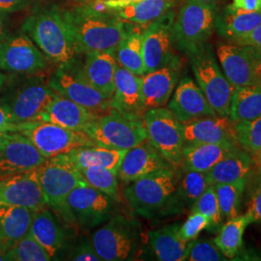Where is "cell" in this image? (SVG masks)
I'll use <instances>...</instances> for the list:
<instances>
[{
	"mask_svg": "<svg viewBox=\"0 0 261 261\" xmlns=\"http://www.w3.org/2000/svg\"><path fill=\"white\" fill-rule=\"evenodd\" d=\"M61 12L75 39L79 55L116 50L122 40L136 29L112 11L96 9L89 2L77 3Z\"/></svg>",
	"mask_w": 261,
	"mask_h": 261,
	"instance_id": "obj_1",
	"label": "cell"
},
{
	"mask_svg": "<svg viewBox=\"0 0 261 261\" xmlns=\"http://www.w3.org/2000/svg\"><path fill=\"white\" fill-rule=\"evenodd\" d=\"M22 31L49 61L58 65L75 61L79 51L75 39L58 6H42L34 10L23 21Z\"/></svg>",
	"mask_w": 261,
	"mask_h": 261,
	"instance_id": "obj_2",
	"label": "cell"
},
{
	"mask_svg": "<svg viewBox=\"0 0 261 261\" xmlns=\"http://www.w3.org/2000/svg\"><path fill=\"white\" fill-rule=\"evenodd\" d=\"M175 168H163L127 184L123 196L138 214L152 218L182 210L177 199Z\"/></svg>",
	"mask_w": 261,
	"mask_h": 261,
	"instance_id": "obj_3",
	"label": "cell"
},
{
	"mask_svg": "<svg viewBox=\"0 0 261 261\" xmlns=\"http://www.w3.org/2000/svg\"><path fill=\"white\" fill-rule=\"evenodd\" d=\"M47 81L39 74L19 75L7 84L0 106L15 123L39 120L55 98Z\"/></svg>",
	"mask_w": 261,
	"mask_h": 261,
	"instance_id": "obj_4",
	"label": "cell"
},
{
	"mask_svg": "<svg viewBox=\"0 0 261 261\" xmlns=\"http://www.w3.org/2000/svg\"><path fill=\"white\" fill-rule=\"evenodd\" d=\"M217 9L215 3L186 0L172 25L174 48L192 57L207 45L215 28Z\"/></svg>",
	"mask_w": 261,
	"mask_h": 261,
	"instance_id": "obj_5",
	"label": "cell"
},
{
	"mask_svg": "<svg viewBox=\"0 0 261 261\" xmlns=\"http://www.w3.org/2000/svg\"><path fill=\"white\" fill-rule=\"evenodd\" d=\"M90 242L102 261L130 260L140 244L139 226L121 215L112 216L94 231Z\"/></svg>",
	"mask_w": 261,
	"mask_h": 261,
	"instance_id": "obj_6",
	"label": "cell"
},
{
	"mask_svg": "<svg viewBox=\"0 0 261 261\" xmlns=\"http://www.w3.org/2000/svg\"><path fill=\"white\" fill-rule=\"evenodd\" d=\"M190 58L196 84L208 103L217 115L229 117L230 103L235 88L224 75L211 47L206 45Z\"/></svg>",
	"mask_w": 261,
	"mask_h": 261,
	"instance_id": "obj_7",
	"label": "cell"
},
{
	"mask_svg": "<svg viewBox=\"0 0 261 261\" xmlns=\"http://www.w3.org/2000/svg\"><path fill=\"white\" fill-rule=\"evenodd\" d=\"M97 145L129 150L148 140L144 121L111 112L98 115L85 130Z\"/></svg>",
	"mask_w": 261,
	"mask_h": 261,
	"instance_id": "obj_8",
	"label": "cell"
},
{
	"mask_svg": "<svg viewBox=\"0 0 261 261\" xmlns=\"http://www.w3.org/2000/svg\"><path fill=\"white\" fill-rule=\"evenodd\" d=\"M17 133L25 136L46 158L68 154L79 147L96 145L84 132L69 130L42 120L18 123Z\"/></svg>",
	"mask_w": 261,
	"mask_h": 261,
	"instance_id": "obj_9",
	"label": "cell"
},
{
	"mask_svg": "<svg viewBox=\"0 0 261 261\" xmlns=\"http://www.w3.org/2000/svg\"><path fill=\"white\" fill-rule=\"evenodd\" d=\"M38 179L47 205L59 212L75 188L88 185L68 154L47 158L38 167Z\"/></svg>",
	"mask_w": 261,
	"mask_h": 261,
	"instance_id": "obj_10",
	"label": "cell"
},
{
	"mask_svg": "<svg viewBox=\"0 0 261 261\" xmlns=\"http://www.w3.org/2000/svg\"><path fill=\"white\" fill-rule=\"evenodd\" d=\"M143 121L150 143L173 168H182L185 144L182 123L165 107L147 110Z\"/></svg>",
	"mask_w": 261,
	"mask_h": 261,
	"instance_id": "obj_11",
	"label": "cell"
},
{
	"mask_svg": "<svg viewBox=\"0 0 261 261\" xmlns=\"http://www.w3.org/2000/svg\"><path fill=\"white\" fill-rule=\"evenodd\" d=\"M81 66L76 61L58 65L56 72L47 80L48 85L56 93L96 114L111 112V100L84 79Z\"/></svg>",
	"mask_w": 261,
	"mask_h": 261,
	"instance_id": "obj_12",
	"label": "cell"
},
{
	"mask_svg": "<svg viewBox=\"0 0 261 261\" xmlns=\"http://www.w3.org/2000/svg\"><path fill=\"white\" fill-rule=\"evenodd\" d=\"M113 198L89 185L75 188L66 198L60 213L84 228L106 223L112 216Z\"/></svg>",
	"mask_w": 261,
	"mask_h": 261,
	"instance_id": "obj_13",
	"label": "cell"
},
{
	"mask_svg": "<svg viewBox=\"0 0 261 261\" xmlns=\"http://www.w3.org/2000/svg\"><path fill=\"white\" fill-rule=\"evenodd\" d=\"M49 59L24 32L8 34L0 43V69L16 75L39 74Z\"/></svg>",
	"mask_w": 261,
	"mask_h": 261,
	"instance_id": "obj_14",
	"label": "cell"
},
{
	"mask_svg": "<svg viewBox=\"0 0 261 261\" xmlns=\"http://www.w3.org/2000/svg\"><path fill=\"white\" fill-rule=\"evenodd\" d=\"M174 19L175 12L170 10L144 28L142 33V53L145 74L180 63L173 51L174 46L171 32Z\"/></svg>",
	"mask_w": 261,
	"mask_h": 261,
	"instance_id": "obj_15",
	"label": "cell"
},
{
	"mask_svg": "<svg viewBox=\"0 0 261 261\" xmlns=\"http://www.w3.org/2000/svg\"><path fill=\"white\" fill-rule=\"evenodd\" d=\"M217 57L224 75L234 88L260 81L261 57L251 46L221 44L217 48Z\"/></svg>",
	"mask_w": 261,
	"mask_h": 261,
	"instance_id": "obj_16",
	"label": "cell"
},
{
	"mask_svg": "<svg viewBox=\"0 0 261 261\" xmlns=\"http://www.w3.org/2000/svg\"><path fill=\"white\" fill-rule=\"evenodd\" d=\"M0 203L28 208L34 212L46 209L47 202L38 179V168L0 178Z\"/></svg>",
	"mask_w": 261,
	"mask_h": 261,
	"instance_id": "obj_17",
	"label": "cell"
},
{
	"mask_svg": "<svg viewBox=\"0 0 261 261\" xmlns=\"http://www.w3.org/2000/svg\"><path fill=\"white\" fill-rule=\"evenodd\" d=\"M47 159L25 136L9 133L0 149V178L34 169Z\"/></svg>",
	"mask_w": 261,
	"mask_h": 261,
	"instance_id": "obj_18",
	"label": "cell"
},
{
	"mask_svg": "<svg viewBox=\"0 0 261 261\" xmlns=\"http://www.w3.org/2000/svg\"><path fill=\"white\" fill-rule=\"evenodd\" d=\"M168 109L182 124L203 117L217 116L205 96L191 77H184L168 101Z\"/></svg>",
	"mask_w": 261,
	"mask_h": 261,
	"instance_id": "obj_19",
	"label": "cell"
},
{
	"mask_svg": "<svg viewBox=\"0 0 261 261\" xmlns=\"http://www.w3.org/2000/svg\"><path fill=\"white\" fill-rule=\"evenodd\" d=\"M111 109L124 116L143 120L145 109L141 93V75L117 65Z\"/></svg>",
	"mask_w": 261,
	"mask_h": 261,
	"instance_id": "obj_20",
	"label": "cell"
},
{
	"mask_svg": "<svg viewBox=\"0 0 261 261\" xmlns=\"http://www.w3.org/2000/svg\"><path fill=\"white\" fill-rule=\"evenodd\" d=\"M163 168H174L147 140L127 150L117 171V177L123 183L129 184Z\"/></svg>",
	"mask_w": 261,
	"mask_h": 261,
	"instance_id": "obj_21",
	"label": "cell"
},
{
	"mask_svg": "<svg viewBox=\"0 0 261 261\" xmlns=\"http://www.w3.org/2000/svg\"><path fill=\"white\" fill-rule=\"evenodd\" d=\"M180 63L161 68L141 75V93L145 112L165 107L176 87Z\"/></svg>",
	"mask_w": 261,
	"mask_h": 261,
	"instance_id": "obj_22",
	"label": "cell"
},
{
	"mask_svg": "<svg viewBox=\"0 0 261 261\" xmlns=\"http://www.w3.org/2000/svg\"><path fill=\"white\" fill-rule=\"evenodd\" d=\"M81 66L84 79L105 97L111 100L114 91V79L117 68L115 50L90 51L84 54Z\"/></svg>",
	"mask_w": 261,
	"mask_h": 261,
	"instance_id": "obj_23",
	"label": "cell"
},
{
	"mask_svg": "<svg viewBox=\"0 0 261 261\" xmlns=\"http://www.w3.org/2000/svg\"><path fill=\"white\" fill-rule=\"evenodd\" d=\"M98 115L56 93L39 120L50 122L69 130L85 132Z\"/></svg>",
	"mask_w": 261,
	"mask_h": 261,
	"instance_id": "obj_24",
	"label": "cell"
},
{
	"mask_svg": "<svg viewBox=\"0 0 261 261\" xmlns=\"http://www.w3.org/2000/svg\"><path fill=\"white\" fill-rule=\"evenodd\" d=\"M233 123L227 116L217 115L182 124L185 143H218L235 141Z\"/></svg>",
	"mask_w": 261,
	"mask_h": 261,
	"instance_id": "obj_25",
	"label": "cell"
},
{
	"mask_svg": "<svg viewBox=\"0 0 261 261\" xmlns=\"http://www.w3.org/2000/svg\"><path fill=\"white\" fill-rule=\"evenodd\" d=\"M240 149L235 141L218 143H185L183 164L185 170L207 172L229 154Z\"/></svg>",
	"mask_w": 261,
	"mask_h": 261,
	"instance_id": "obj_26",
	"label": "cell"
},
{
	"mask_svg": "<svg viewBox=\"0 0 261 261\" xmlns=\"http://www.w3.org/2000/svg\"><path fill=\"white\" fill-rule=\"evenodd\" d=\"M34 211L0 203V249L7 252L30 231Z\"/></svg>",
	"mask_w": 261,
	"mask_h": 261,
	"instance_id": "obj_27",
	"label": "cell"
},
{
	"mask_svg": "<svg viewBox=\"0 0 261 261\" xmlns=\"http://www.w3.org/2000/svg\"><path fill=\"white\" fill-rule=\"evenodd\" d=\"M29 234L49 254L51 260L61 252L66 241V232L57 218L47 209L34 212Z\"/></svg>",
	"mask_w": 261,
	"mask_h": 261,
	"instance_id": "obj_28",
	"label": "cell"
},
{
	"mask_svg": "<svg viewBox=\"0 0 261 261\" xmlns=\"http://www.w3.org/2000/svg\"><path fill=\"white\" fill-rule=\"evenodd\" d=\"M260 24L261 12H246L230 4L217 14L215 28L222 37L232 42L247 35Z\"/></svg>",
	"mask_w": 261,
	"mask_h": 261,
	"instance_id": "obj_29",
	"label": "cell"
},
{
	"mask_svg": "<svg viewBox=\"0 0 261 261\" xmlns=\"http://www.w3.org/2000/svg\"><path fill=\"white\" fill-rule=\"evenodd\" d=\"M179 224H169L148 232L150 249L158 260H187L188 243L179 236Z\"/></svg>",
	"mask_w": 261,
	"mask_h": 261,
	"instance_id": "obj_30",
	"label": "cell"
},
{
	"mask_svg": "<svg viewBox=\"0 0 261 261\" xmlns=\"http://www.w3.org/2000/svg\"><path fill=\"white\" fill-rule=\"evenodd\" d=\"M126 152L127 150L112 149L96 144L75 148L68 155L79 169L96 167L108 168L117 173Z\"/></svg>",
	"mask_w": 261,
	"mask_h": 261,
	"instance_id": "obj_31",
	"label": "cell"
},
{
	"mask_svg": "<svg viewBox=\"0 0 261 261\" xmlns=\"http://www.w3.org/2000/svg\"><path fill=\"white\" fill-rule=\"evenodd\" d=\"M253 159L245 150L238 149L229 154L207 171L212 185L248 180L252 172Z\"/></svg>",
	"mask_w": 261,
	"mask_h": 261,
	"instance_id": "obj_32",
	"label": "cell"
},
{
	"mask_svg": "<svg viewBox=\"0 0 261 261\" xmlns=\"http://www.w3.org/2000/svg\"><path fill=\"white\" fill-rule=\"evenodd\" d=\"M177 2L178 0H137L128 6L112 12L133 24L147 25L172 10Z\"/></svg>",
	"mask_w": 261,
	"mask_h": 261,
	"instance_id": "obj_33",
	"label": "cell"
},
{
	"mask_svg": "<svg viewBox=\"0 0 261 261\" xmlns=\"http://www.w3.org/2000/svg\"><path fill=\"white\" fill-rule=\"evenodd\" d=\"M261 115V80L234 89L229 118L233 122L252 120Z\"/></svg>",
	"mask_w": 261,
	"mask_h": 261,
	"instance_id": "obj_34",
	"label": "cell"
},
{
	"mask_svg": "<svg viewBox=\"0 0 261 261\" xmlns=\"http://www.w3.org/2000/svg\"><path fill=\"white\" fill-rule=\"evenodd\" d=\"M251 224L252 220L246 213L227 220L219 229V233L213 241L227 259L233 260L237 252L242 248L243 235L247 226Z\"/></svg>",
	"mask_w": 261,
	"mask_h": 261,
	"instance_id": "obj_35",
	"label": "cell"
},
{
	"mask_svg": "<svg viewBox=\"0 0 261 261\" xmlns=\"http://www.w3.org/2000/svg\"><path fill=\"white\" fill-rule=\"evenodd\" d=\"M143 30L144 29L133 30L122 40L115 50L117 64L138 75L145 74V66L142 53Z\"/></svg>",
	"mask_w": 261,
	"mask_h": 261,
	"instance_id": "obj_36",
	"label": "cell"
},
{
	"mask_svg": "<svg viewBox=\"0 0 261 261\" xmlns=\"http://www.w3.org/2000/svg\"><path fill=\"white\" fill-rule=\"evenodd\" d=\"M184 170L179 176L177 199L181 208H192L196 199L201 196L212 183L207 172L196 170Z\"/></svg>",
	"mask_w": 261,
	"mask_h": 261,
	"instance_id": "obj_37",
	"label": "cell"
},
{
	"mask_svg": "<svg viewBox=\"0 0 261 261\" xmlns=\"http://www.w3.org/2000/svg\"><path fill=\"white\" fill-rule=\"evenodd\" d=\"M248 180H240L232 183L215 184V192L224 220H230L240 215L243 193Z\"/></svg>",
	"mask_w": 261,
	"mask_h": 261,
	"instance_id": "obj_38",
	"label": "cell"
},
{
	"mask_svg": "<svg viewBox=\"0 0 261 261\" xmlns=\"http://www.w3.org/2000/svg\"><path fill=\"white\" fill-rule=\"evenodd\" d=\"M233 132L241 149L252 156L261 152V115L252 120L234 122Z\"/></svg>",
	"mask_w": 261,
	"mask_h": 261,
	"instance_id": "obj_39",
	"label": "cell"
},
{
	"mask_svg": "<svg viewBox=\"0 0 261 261\" xmlns=\"http://www.w3.org/2000/svg\"><path fill=\"white\" fill-rule=\"evenodd\" d=\"M79 170L89 186L103 192L113 199H118L119 186L116 172L108 168L96 167L82 168Z\"/></svg>",
	"mask_w": 261,
	"mask_h": 261,
	"instance_id": "obj_40",
	"label": "cell"
},
{
	"mask_svg": "<svg viewBox=\"0 0 261 261\" xmlns=\"http://www.w3.org/2000/svg\"><path fill=\"white\" fill-rule=\"evenodd\" d=\"M4 258L12 261L51 260L47 251L29 233L5 252Z\"/></svg>",
	"mask_w": 261,
	"mask_h": 261,
	"instance_id": "obj_41",
	"label": "cell"
},
{
	"mask_svg": "<svg viewBox=\"0 0 261 261\" xmlns=\"http://www.w3.org/2000/svg\"><path fill=\"white\" fill-rule=\"evenodd\" d=\"M191 212H199L209 221L208 229L218 231L223 225L224 219L222 217L220 205L218 202L214 185L209 187L205 192L196 199L191 208Z\"/></svg>",
	"mask_w": 261,
	"mask_h": 261,
	"instance_id": "obj_42",
	"label": "cell"
},
{
	"mask_svg": "<svg viewBox=\"0 0 261 261\" xmlns=\"http://www.w3.org/2000/svg\"><path fill=\"white\" fill-rule=\"evenodd\" d=\"M190 261L228 260L217 247L214 241L208 239H195L188 243V257Z\"/></svg>",
	"mask_w": 261,
	"mask_h": 261,
	"instance_id": "obj_43",
	"label": "cell"
},
{
	"mask_svg": "<svg viewBox=\"0 0 261 261\" xmlns=\"http://www.w3.org/2000/svg\"><path fill=\"white\" fill-rule=\"evenodd\" d=\"M209 221L199 212H191L185 223L179 226V236L185 242L189 243L197 238L203 229H208Z\"/></svg>",
	"mask_w": 261,
	"mask_h": 261,
	"instance_id": "obj_44",
	"label": "cell"
},
{
	"mask_svg": "<svg viewBox=\"0 0 261 261\" xmlns=\"http://www.w3.org/2000/svg\"><path fill=\"white\" fill-rule=\"evenodd\" d=\"M68 259L74 261H102L98 253L95 252L91 242L79 244L72 250Z\"/></svg>",
	"mask_w": 261,
	"mask_h": 261,
	"instance_id": "obj_45",
	"label": "cell"
},
{
	"mask_svg": "<svg viewBox=\"0 0 261 261\" xmlns=\"http://www.w3.org/2000/svg\"><path fill=\"white\" fill-rule=\"evenodd\" d=\"M247 214L250 216L252 223H261V175L250 196Z\"/></svg>",
	"mask_w": 261,
	"mask_h": 261,
	"instance_id": "obj_46",
	"label": "cell"
},
{
	"mask_svg": "<svg viewBox=\"0 0 261 261\" xmlns=\"http://www.w3.org/2000/svg\"><path fill=\"white\" fill-rule=\"evenodd\" d=\"M230 43L243 45V46H251L257 50V53L259 54L261 57V24L257 28H254L247 35L237 38Z\"/></svg>",
	"mask_w": 261,
	"mask_h": 261,
	"instance_id": "obj_47",
	"label": "cell"
},
{
	"mask_svg": "<svg viewBox=\"0 0 261 261\" xmlns=\"http://www.w3.org/2000/svg\"><path fill=\"white\" fill-rule=\"evenodd\" d=\"M34 0H0V11L5 13L19 12L28 8Z\"/></svg>",
	"mask_w": 261,
	"mask_h": 261,
	"instance_id": "obj_48",
	"label": "cell"
},
{
	"mask_svg": "<svg viewBox=\"0 0 261 261\" xmlns=\"http://www.w3.org/2000/svg\"><path fill=\"white\" fill-rule=\"evenodd\" d=\"M18 123L12 121L9 114L0 106V132L17 133Z\"/></svg>",
	"mask_w": 261,
	"mask_h": 261,
	"instance_id": "obj_49",
	"label": "cell"
},
{
	"mask_svg": "<svg viewBox=\"0 0 261 261\" xmlns=\"http://www.w3.org/2000/svg\"><path fill=\"white\" fill-rule=\"evenodd\" d=\"M232 5L246 12H261V0H233Z\"/></svg>",
	"mask_w": 261,
	"mask_h": 261,
	"instance_id": "obj_50",
	"label": "cell"
},
{
	"mask_svg": "<svg viewBox=\"0 0 261 261\" xmlns=\"http://www.w3.org/2000/svg\"><path fill=\"white\" fill-rule=\"evenodd\" d=\"M89 1H99L101 2L107 11H115L121 9L125 6H128L137 0H89ZM88 2V1H87Z\"/></svg>",
	"mask_w": 261,
	"mask_h": 261,
	"instance_id": "obj_51",
	"label": "cell"
},
{
	"mask_svg": "<svg viewBox=\"0 0 261 261\" xmlns=\"http://www.w3.org/2000/svg\"><path fill=\"white\" fill-rule=\"evenodd\" d=\"M9 17L8 13L0 11V43L8 35Z\"/></svg>",
	"mask_w": 261,
	"mask_h": 261,
	"instance_id": "obj_52",
	"label": "cell"
},
{
	"mask_svg": "<svg viewBox=\"0 0 261 261\" xmlns=\"http://www.w3.org/2000/svg\"><path fill=\"white\" fill-rule=\"evenodd\" d=\"M8 135L9 133H3V132H0V149L2 148V146L4 145L5 141L8 138Z\"/></svg>",
	"mask_w": 261,
	"mask_h": 261,
	"instance_id": "obj_53",
	"label": "cell"
},
{
	"mask_svg": "<svg viewBox=\"0 0 261 261\" xmlns=\"http://www.w3.org/2000/svg\"><path fill=\"white\" fill-rule=\"evenodd\" d=\"M5 83H6V75L1 72V69H0V90Z\"/></svg>",
	"mask_w": 261,
	"mask_h": 261,
	"instance_id": "obj_54",
	"label": "cell"
},
{
	"mask_svg": "<svg viewBox=\"0 0 261 261\" xmlns=\"http://www.w3.org/2000/svg\"><path fill=\"white\" fill-rule=\"evenodd\" d=\"M253 161L261 168V152L255 154V155H253Z\"/></svg>",
	"mask_w": 261,
	"mask_h": 261,
	"instance_id": "obj_55",
	"label": "cell"
},
{
	"mask_svg": "<svg viewBox=\"0 0 261 261\" xmlns=\"http://www.w3.org/2000/svg\"><path fill=\"white\" fill-rule=\"evenodd\" d=\"M196 1H199V2H204V3H215L216 1H219V0H196Z\"/></svg>",
	"mask_w": 261,
	"mask_h": 261,
	"instance_id": "obj_56",
	"label": "cell"
},
{
	"mask_svg": "<svg viewBox=\"0 0 261 261\" xmlns=\"http://www.w3.org/2000/svg\"><path fill=\"white\" fill-rule=\"evenodd\" d=\"M4 254H5V252H3V251L0 249V261L5 260Z\"/></svg>",
	"mask_w": 261,
	"mask_h": 261,
	"instance_id": "obj_57",
	"label": "cell"
},
{
	"mask_svg": "<svg viewBox=\"0 0 261 261\" xmlns=\"http://www.w3.org/2000/svg\"><path fill=\"white\" fill-rule=\"evenodd\" d=\"M71 1H74L75 3H83V2H87L89 0H71Z\"/></svg>",
	"mask_w": 261,
	"mask_h": 261,
	"instance_id": "obj_58",
	"label": "cell"
}]
</instances>
